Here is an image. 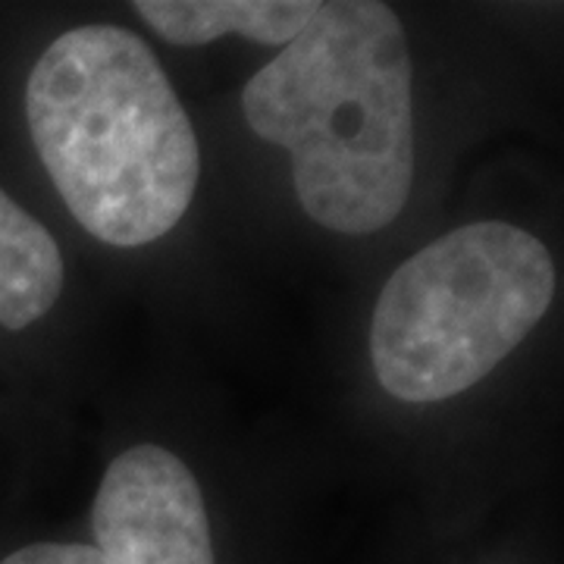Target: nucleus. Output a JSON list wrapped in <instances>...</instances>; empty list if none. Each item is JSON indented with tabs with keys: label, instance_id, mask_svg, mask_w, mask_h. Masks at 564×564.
<instances>
[{
	"label": "nucleus",
	"instance_id": "nucleus-4",
	"mask_svg": "<svg viewBox=\"0 0 564 564\" xmlns=\"http://www.w3.org/2000/svg\"><path fill=\"white\" fill-rule=\"evenodd\" d=\"M91 530L104 564H217L202 486L163 445L141 443L113 458Z\"/></svg>",
	"mask_w": 564,
	"mask_h": 564
},
{
	"label": "nucleus",
	"instance_id": "nucleus-2",
	"mask_svg": "<svg viewBox=\"0 0 564 564\" xmlns=\"http://www.w3.org/2000/svg\"><path fill=\"white\" fill-rule=\"evenodd\" d=\"M25 120L69 214L101 242H154L195 198V126L154 51L126 29L51 41L25 82Z\"/></svg>",
	"mask_w": 564,
	"mask_h": 564
},
{
	"label": "nucleus",
	"instance_id": "nucleus-3",
	"mask_svg": "<svg viewBox=\"0 0 564 564\" xmlns=\"http://www.w3.org/2000/svg\"><path fill=\"white\" fill-rule=\"evenodd\" d=\"M552 299L555 267L540 239L511 223H467L383 285L370 323L373 373L399 402L462 395L524 343Z\"/></svg>",
	"mask_w": 564,
	"mask_h": 564
},
{
	"label": "nucleus",
	"instance_id": "nucleus-6",
	"mask_svg": "<svg viewBox=\"0 0 564 564\" xmlns=\"http://www.w3.org/2000/svg\"><path fill=\"white\" fill-rule=\"evenodd\" d=\"M63 289L54 236L0 188V326L25 329L41 321Z\"/></svg>",
	"mask_w": 564,
	"mask_h": 564
},
{
	"label": "nucleus",
	"instance_id": "nucleus-1",
	"mask_svg": "<svg viewBox=\"0 0 564 564\" xmlns=\"http://www.w3.org/2000/svg\"><path fill=\"white\" fill-rule=\"evenodd\" d=\"M248 126L292 154L304 214L343 236L395 220L414 180L411 57L377 0H329L245 85Z\"/></svg>",
	"mask_w": 564,
	"mask_h": 564
},
{
	"label": "nucleus",
	"instance_id": "nucleus-7",
	"mask_svg": "<svg viewBox=\"0 0 564 564\" xmlns=\"http://www.w3.org/2000/svg\"><path fill=\"white\" fill-rule=\"evenodd\" d=\"M0 564H104L101 552L85 543H32Z\"/></svg>",
	"mask_w": 564,
	"mask_h": 564
},
{
	"label": "nucleus",
	"instance_id": "nucleus-5",
	"mask_svg": "<svg viewBox=\"0 0 564 564\" xmlns=\"http://www.w3.org/2000/svg\"><path fill=\"white\" fill-rule=\"evenodd\" d=\"M314 0H139L135 13L173 44H210L229 32L285 47L314 17Z\"/></svg>",
	"mask_w": 564,
	"mask_h": 564
}]
</instances>
